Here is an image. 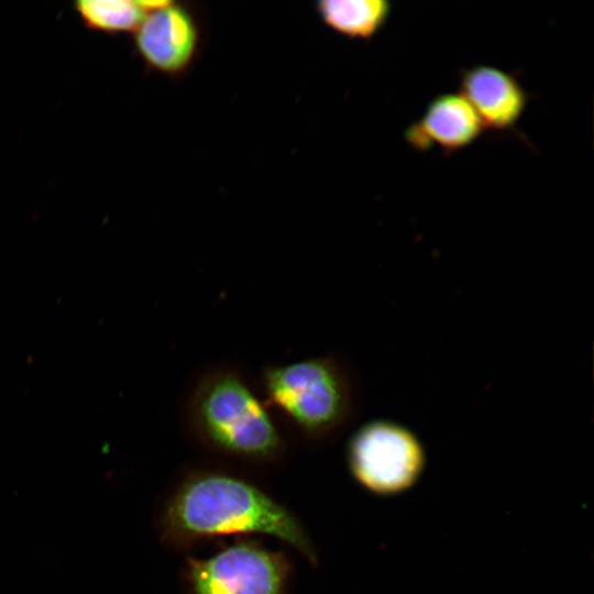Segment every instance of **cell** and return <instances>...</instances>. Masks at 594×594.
Masks as SVG:
<instances>
[{
    "label": "cell",
    "instance_id": "1",
    "mask_svg": "<svg viewBox=\"0 0 594 594\" xmlns=\"http://www.w3.org/2000/svg\"><path fill=\"white\" fill-rule=\"evenodd\" d=\"M160 528L164 540L174 544L232 534L268 535L317 563L315 547L294 514L229 474L201 472L186 479L166 502Z\"/></svg>",
    "mask_w": 594,
    "mask_h": 594
},
{
    "label": "cell",
    "instance_id": "2",
    "mask_svg": "<svg viewBox=\"0 0 594 594\" xmlns=\"http://www.w3.org/2000/svg\"><path fill=\"white\" fill-rule=\"evenodd\" d=\"M184 414L194 433L223 454L270 461L284 448L282 432L265 402L241 371L216 366L196 380Z\"/></svg>",
    "mask_w": 594,
    "mask_h": 594
},
{
    "label": "cell",
    "instance_id": "3",
    "mask_svg": "<svg viewBox=\"0 0 594 594\" xmlns=\"http://www.w3.org/2000/svg\"><path fill=\"white\" fill-rule=\"evenodd\" d=\"M258 381L267 407L307 437L337 433L358 414L356 380L346 362L334 355L270 364Z\"/></svg>",
    "mask_w": 594,
    "mask_h": 594
},
{
    "label": "cell",
    "instance_id": "4",
    "mask_svg": "<svg viewBox=\"0 0 594 594\" xmlns=\"http://www.w3.org/2000/svg\"><path fill=\"white\" fill-rule=\"evenodd\" d=\"M346 458L356 481L380 495L408 490L426 464L419 438L404 425L387 419L361 425L350 438Z\"/></svg>",
    "mask_w": 594,
    "mask_h": 594
},
{
    "label": "cell",
    "instance_id": "5",
    "mask_svg": "<svg viewBox=\"0 0 594 594\" xmlns=\"http://www.w3.org/2000/svg\"><path fill=\"white\" fill-rule=\"evenodd\" d=\"M288 564L280 553L239 543L189 563L191 594H284Z\"/></svg>",
    "mask_w": 594,
    "mask_h": 594
},
{
    "label": "cell",
    "instance_id": "6",
    "mask_svg": "<svg viewBox=\"0 0 594 594\" xmlns=\"http://www.w3.org/2000/svg\"><path fill=\"white\" fill-rule=\"evenodd\" d=\"M134 33L141 58L162 74L185 72L196 56L198 24L190 10L179 3L167 1L148 12Z\"/></svg>",
    "mask_w": 594,
    "mask_h": 594
},
{
    "label": "cell",
    "instance_id": "7",
    "mask_svg": "<svg viewBox=\"0 0 594 594\" xmlns=\"http://www.w3.org/2000/svg\"><path fill=\"white\" fill-rule=\"evenodd\" d=\"M459 92L475 110L484 128L495 131L514 129L529 100L515 74L484 64L461 72Z\"/></svg>",
    "mask_w": 594,
    "mask_h": 594
},
{
    "label": "cell",
    "instance_id": "8",
    "mask_svg": "<svg viewBox=\"0 0 594 594\" xmlns=\"http://www.w3.org/2000/svg\"><path fill=\"white\" fill-rule=\"evenodd\" d=\"M484 130L475 110L458 91L435 97L422 116L407 127L404 136L418 151L436 146L451 154L470 146Z\"/></svg>",
    "mask_w": 594,
    "mask_h": 594
},
{
    "label": "cell",
    "instance_id": "9",
    "mask_svg": "<svg viewBox=\"0 0 594 594\" xmlns=\"http://www.w3.org/2000/svg\"><path fill=\"white\" fill-rule=\"evenodd\" d=\"M316 10L322 22L350 38L369 40L389 19L392 4L386 0H324Z\"/></svg>",
    "mask_w": 594,
    "mask_h": 594
},
{
    "label": "cell",
    "instance_id": "10",
    "mask_svg": "<svg viewBox=\"0 0 594 594\" xmlns=\"http://www.w3.org/2000/svg\"><path fill=\"white\" fill-rule=\"evenodd\" d=\"M75 9L87 28L107 33L135 32L147 14L131 0H79Z\"/></svg>",
    "mask_w": 594,
    "mask_h": 594
}]
</instances>
